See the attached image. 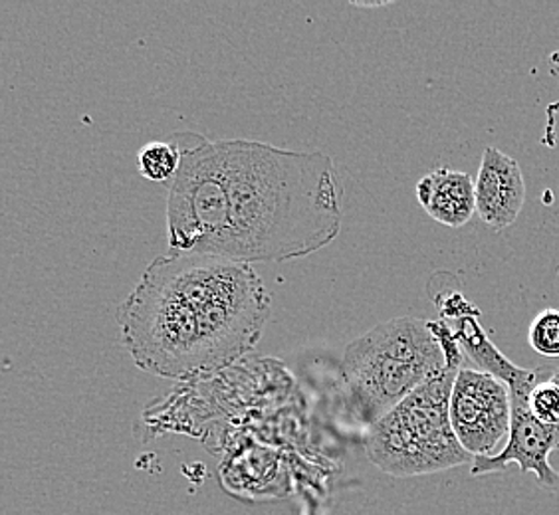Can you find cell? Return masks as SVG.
I'll return each mask as SVG.
<instances>
[{"label":"cell","mask_w":559,"mask_h":515,"mask_svg":"<svg viewBox=\"0 0 559 515\" xmlns=\"http://www.w3.org/2000/svg\"><path fill=\"white\" fill-rule=\"evenodd\" d=\"M169 137L181 149L167 193L171 252L288 262L340 237L342 184L330 155L197 133Z\"/></svg>","instance_id":"obj_1"},{"label":"cell","mask_w":559,"mask_h":515,"mask_svg":"<svg viewBox=\"0 0 559 515\" xmlns=\"http://www.w3.org/2000/svg\"><path fill=\"white\" fill-rule=\"evenodd\" d=\"M269 315L270 294L252 264L169 252L119 306V339L141 371L189 379L250 354Z\"/></svg>","instance_id":"obj_2"},{"label":"cell","mask_w":559,"mask_h":515,"mask_svg":"<svg viewBox=\"0 0 559 515\" xmlns=\"http://www.w3.org/2000/svg\"><path fill=\"white\" fill-rule=\"evenodd\" d=\"M447 367L427 320L407 315L379 323L345 349L340 375L347 410L369 429Z\"/></svg>","instance_id":"obj_3"},{"label":"cell","mask_w":559,"mask_h":515,"mask_svg":"<svg viewBox=\"0 0 559 515\" xmlns=\"http://www.w3.org/2000/svg\"><path fill=\"white\" fill-rule=\"evenodd\" d=\"M461 369L447 367L369 427L366 452L376 468L389 476L411 478L474 462L451 422L452 386Z\"/></svg>","instance_id":"obj_4"},{"label":"cell","mask_w":559,"mask_h":515,"mask_svg":"<svg viewBox=\"0 0 559 515\" xmlns=\"http://www.w3.org/2000/svg\"><path fill=\"white\" fill-rule=\"evenodd\" d=\"M451 422L456 439L474 458L495 456L510 434V388L485 371L463 367L452 386Z\"/></svg>","instance_id":"obj_5"},{"label":"cell","mask_w":559,"mask_h":515,"mask_svg":"<svg viewBox=\"0 0 559 515\" xmlns=\"http://www.w3.org/2000/svg\"><path fill=\"white\" fill-rule=\"evenodd\" d=\"M559 451V424L539 422L527 408V403H512V424L504 448L495 456H476L471 474L504 472L510 464H518L520 472L534 474L539 486L559 490V472L549 464V454Z\"/></svg>","instance_id":"obj_6"},{"label":"cell","mask_w":559,"mask_h":515,"mask_svg":"<svg viewBox=\"0 0 559 515\" xmlns=\"http://www.w3.org/2000/svg\"><path fill=\"white\" fill-rule=\"evenodd\" d=\"M474 187L476 213L485 225L502 230L516 223L526 203V181L514 157L486 147Z\"/></svg>","instance_id":"obj_7"},{"label":"cell","mask_w":559,"mask_h":515,"mask_svg":"<svg viewBox=\"0 0 559 515\" xmlns=\"http://www.w3.org/2000/svg\"><path fill=\"white\" fill-rule=\"evenodd\" d=\"M454 320H459L454 335L474 363L480 366L488 375L500 379L510 388L512 403H527L532 388L542 379V371L522 369L508 361L506 355L486 335L483 325L476 320V312L468 313L466 310L459 313Z\"/></svg>","instance_id":"obj_8"},{"label":"cell","mask_w":559,"mask_h":515,"mask_svg":"<svg viewBox=\"0 0 559 515\" xmlns=\"http://www.w3.org/2000/svg\"><path fill=\"white\" fill-rule=\"evenodd\" d=\"M415 193L432 220L451 228L468 225L476 213V187L468 172L442 167L425 175Z\"/></svg>","instance_id":"obj_9"},{"label":"cell","mask_w":559,"mask_h":515,"mask_svg":"<svg viewBox=\"0 0 559 515\" xmlns=\"http://www.w3.org/2000/svg\"><path fill=\"white\" fill-rule=\"evenodd\" d=\"M181 167V149L167 137L163 141H151L140 151V172L155 183L173 181Z\"/></svg>","instance_id":"obj_10"},{"label":"cell","mask_w":559,"mask_h":515,"mask_svg":"<svg viewBox=\"0 0 559 515\" xmlns=\"http://www.w3.org/2000/svg\"><path fill=\"white\" fill-rule=\"evenodd\" d=\"M530 345L536 354L544 357H559V310L539 312L527 332Z\"/></svg>","instance_id":"obj_11"},{"label":"cell","mask_w":559,"mask_h":515,"mask_svg":"<svg viewBox=\"0 0 559 515\" xmlns=\"http://www.w3.org/2000/svg\"><path fill=\"white\" fill-rule=\"evenodd\" d=\"M530 412L544 424H559V385L548 376L539 379L527 397Z\"/></svg>","instance_id":"obj_12"},{"label":"cell","mask_w":559,"mask_h":515,"mask_svg":"<svg viewBox=\"0 0 559 515\" xmlns=\"http://www.w3.org/2000/svg\"><path fill=\"white\" fill-rule=\"evenodd\" d=\"M388 2H354V7L359 9H379V7H385Z\"/></svg>","instance_id":"obj_13"},{"label":"cell","mask_w":559,"mask_h":515,"mask_svg":"<svg viewBox=\"0 0 559 515\" xmlns=\"http://www.w3.org/2000/svg\"><path fill=\"white\" fill-rule=\"evenodd\" d=\"M551 379H554V381H556V383L559 385V369L558 371H554V373H551Z\"/></svg>","instance_id":"obj_14"},{"label":"cell","mask_w":559,"mask_h":515,"mask_svg":"<svg viewBox=\"0 0 559 515\" xmlns=\"http://www.w3.org/2000/svg\"><path fill=\"white\" fill-rule=\"evenodd\" d=\"M558 492H559V490H558Z\"/></svg>","instance_id":"obj_15"}]
</instances>
